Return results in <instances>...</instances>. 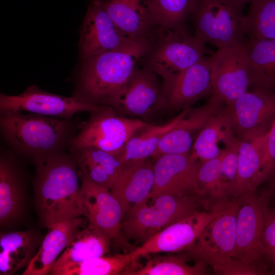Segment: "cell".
Wrapping results in <instances>:
<instances>
[{"instance_id": "obj_30", "label": "cell", "mask_w": 275, "mask_h": 275, "mask_svg": "<svg viewBox=\"0 0 275 275\" xmlns=\"http://www.w3.org/2000/svg\"><path fill=\"white\" fill-rule=\"evenodd\" d=\"M222 155L209 160L200 161L197 198L207 211L222 210L230 202L225 199L220 182L219 169Z\"/></svg>"}, {"instance_id": "obj_35", "label": "cell", "mask_w": 275, "mask_h": 275, "mask_svg": "<svg viewBox=\"0 0 275 275\" xmlns=\"http://www.w3.org/2000/svg\"><path fill=\"white\" fill-rule=\"evenodd\" d=\"M240 141L222 155L219 179L224 196L228 202L235 199Z\"/></svg>"}, {"instance_id": "obj_36", "label": "cell", "mask_w": 275, "mask_h": 275, "mask_svg": "<svg viewBox=\"0 0 275 275\" xmlns=\"http://www.w3.org/2000/svg\"><path fill=\"white\" fill-rule=\"evenodd\" d=\"M269 204L264 212L261 245L263 258L269 274H275V207H270Z\"/></svg>"}, {"instance_id": "obj_25", "label": "cell", "mask_w": 275, "mask_h": 275, "mask_svg": "<svg viewBox=\"0 0 275 275\" xmlns=\"http://www.w3.org/2000/svg\"><path fill=\"white\" fill-rule=\"evenodd\" d=\"M101 3L116 25L129 39H148L158 26L143 0H103Z\"/></svg>"}, {"instance_id": "obj_22", "label": "cell", "mask_w": 275, "mask_h": 275, "mask_svg": "<svg viewBox=\"0 0 275 275\" xmlns=\"http://www.w3.org/2000/svg\"><path fill=\"white\" fill-rule=\"evenodd\" d=\"M240 141L226 107L206 123L196 138L190 153L199 161L219 157Z\"/></svg>"}, {"instance_id": "obj_38", "label": "cell", "mask_w": 275, "mask_h": 275, "mask_svg": "<svg viewBox=\"0 0 275 275\" xmlns=\"http://www.w3.org/2000/svg\"><path fill=\"white\" fill-rule=\"evenodd\" d=\"M76 150L90 160L100 165L110 177L113 183L120 175L123 168V164L112 154L92 147H86Z\"/></svg>"}, {"instance_id": "obj_15", "label": "cell", "mask_w": 275, "mask_h": 275, "mask_svg": "<svg viewBox=\"0 0 275 275\" xmlns=\"http://www.w3.org/2000/svg\"><path fill=\"white\" fill-rule=\"evenodd\" d=\"M132 40L118 28L103 7L101 1L89 2L81 26L78 42L82 62L120 48Z\"/></svg>"}, {"instance_id": "obj_19", "label": "cell", "mask_w": 275, "mask_h": 275, "mask_svg": "<svg viewBox=\"0 0 275 275\" xmlns=\"http://www.w3.org/2000/svg\"><path fill=\"white\" fill-rule=\"evenodd\" d=\"M224 103L212 94L205 104L194 108L189 107L185 116L163 136L151 158L155 160L164 155L190 153L207 122L222 108Z\"/></svg>"}, {"instance_id": "obj_4", "label": "cell", "mask_w": 275, "mask_h": 275, "mask_svg": "<svg viewBox=\"0 0 275 275\" xmlns=\"http://www.w3.org/2000/svg\"><path fill=\"white\" fill-rule=\"evenodd\" d=\"M148 40L147 49L138 63L160 77L162 84L199 62L207 51L205 44L191 36L186 28L157 26Z\"/></svg>"}, {"instance_id": "obj_39", "label": "cell", "mask_w": 275, "mask_h": 275, "mask_svg": "<svg viewBox=\"0 0 275 275\" xmlns=\"http://www.w3.org/2000/svg\"><path fill=\"white\" fill-rule=\"evenodd\" d=\"M275 174V122L267 138L262 162L255 182L257 189Z\"/></svg>"}, {"instance_id": "obj_37", "label": "cell", "mask_w": 275, "mask_h": 275, "mask_svg": "<svg viewBox=\"0 0 275 275\" xmlns=\"http://www.w3.org/2000/svg\"><path fill=\"white\" fill-rule=\"evenodd\" d=\"M69 152L74 156L79 172L97 185L111 190L113 181L100 165L87 158L78 150Z\"/></svg>"}, {"instance_id": "obj_7", "label": "cell", "mask_w": 275, "mask_h": 275, "mask_svg": "<svg viewBox=\"0 0 275 275\" xmlns=\"http://www.w3.org/2000/svg\"><path fill=\"white\" fill-rule=\"evenodd\" d=\"M90 113L73 139L69 151L92 147L117 158L129 139L148 124L139 118H125L106 105H99Z\"/></svg>"}, {"instance_id": "obj_9", "label": "cell", "mask_w": 275, "mask_h": 275, "mask_svg": "<svg viewBox=\"0 0 275 275\" xmlns=\"http://www.w3.org/2000/svg\"><path fill=\"white\" fill-rule=\"evenodd\" d=\"M236 246L233 258L253 265L269 274L262 254L261 240L266 207L272 199L266 188L244 193L237 197Z\"/></svg>"}, {"instance_id": "obj_41", "label": "cell", "mask_w": 275, "mask_h": 275, "mask_svg": "<svg viewBox=\"0 0 275 275\" xmlns=\"http://www.w3.org/2000/svg\"><path fill=\"white\" fill-rule=\"evenodd\" d=\"M266 183V188L270 193L272 198L275 197V174Z\"/></svg>"}, {"instance_id": "obj_33", "label": "cell", "mask_w": 275, "mask_h": 275, "mask_svg": "<svg viewBox=\"0 0 275 275\" xmlns=\"http://www.w3.org/2000/svg\"><path fill=\"white\" fill-rule=\"evenodd\" d=\"M182 256L173 254L156 256L139 268L129 269L124 275H204L208 266L199 262L191 266Z\"/></svg>"}, {"instance_id": "obj_20", "label": "cell", "mask_w": 275, "mask_h": 275, "mask_svg": "<svg viewBox=\"0 0 275 275\" xmlns=\"http://www.w3.org/2000/svg\"><path fill=\"white\" fill-rule=\"evenodd\" d=\"M168 108L184 109L198 100L213 94L212 74L209 57L182 71L169 82L162 84Z\"/></svg>"}, {"instance_id": "obj_13", "label": "cell", "mask_w": 275, "mask_h": 275, "mask_svg": "<svg viewBox=\"0 0 275 275\" xmlns=\"http://www.w3.org/2000/svg\"><path fill=\"white\" fill-rule=\"evenodd\" d=\"M79 203L82 214L91 223L121 246H130L121 231V206L110 190L93 182L79 171Z\"/></svg>"}, {"instance_id": "obj_40", "label": "cell", "mask_w": 275, "mask_h": 275, "mask_svg": "<svg viewBox=\"0 0 275 275\" xmlns=\"http://www.w3.org/2000/svg\"><path fill=\"white\" fill-rule=\"evenodd\" d=\"M214 273L220 275H262L263 272L257 267L232 257Z\"/></svg>"}, {"instance_id": "obj_5", "label": "cell", "mask_w": 275, "mask_h": 275, "mask_svg": "<svg viewBox=\"0 0 275 275\" xmlns=\"http://www.w3.org/2000/svg\"><path fill=\"white\" fill-rule=\"evenodd\" d=\"M130 210L121 223L127 240L143 244L171 224L203 207L195 196L163 195Z\"/></svg>"}, {"instance_id": "obj_29", "label": "cell", "mask_w": 275, "mask_h": 275, "mask_svg": "<svg viewBox=\"0 0 275 275\" xmlns=\"http://www.w3.org/2000/svg\"><path fill=\"white\" fill-rule=\"evenodd\" d=\"M189 107L183 109L174 118L161 125L148 123L135 133L117 158L122 164L152 158L163 136L185 116Z\"/></svg>"}, {"instance_id": "obj_1", "label": "cell", "mask_w": 275, "mask_h": 275, "mask_svg": "<svg viewBox=\"0 0 275 275\" xmlns=\"http://www.w3.org/2000/svg\"><path fill=\"white\" fill-rule=\"evenodd\" d=\"M85 121L50 117L22 111L0 112L1 137L18 156L36 165L69 152Z\"/></svg>"}, {"instance_id": "obj_10", "label": "cell", "mask_w": 275, "mask_h": 275, "mask_svg": "<svg viewBox=\"0 0 275 275\" xmlns=\"http://www.w3.org/2000/svg\"><path fill=\"white\" fill-rule=\"evenodd\" d=\"M22 158L0 149V227L9 231L22 223L29 210L30 178Z\"/></svg>"}, {"instance_id": "obj_14", "label": "cell", "mask_w": 275, "mask_h": 275, "mask_svg": "<svg viewBox=\"0 0 275 275\" xmlns=\"http://www.w3.org/2000/svg\"><path fill=\"white\" fill-rule=\"evenodd\" d=\"M99 105L46 92L35 85L17 95L0 94V112L22 111L50 117L70 120L77 113L91 112Z\"/></svg>"}, {"instance_id": "obj_26", "label": "cell", "mask_w": 275, "mask_h": 275, "mask_svg": "<svg viewBox=\"0 0 275 275\" xmlns=\"http://www.w3.org/2000/svg\"><path fill=\"white\" fill-rule=\"evenodd\" d=\"M82 223L83 219L79 217L61 222L49 227L37 252L22 274H48L59 255L66 248L73 233Z\"/></svg>"}, {"instance_id": "obj_2", "label": "cell", "mask_w": 275, "mask_h": 275, "mask_svg": "<svg viewBox=\"0 0 275 275\" xmlns=\"http://www.w3.org/2000/svg\"><path fill=\"white\" fill-rule=\"evenodd\" d=\"M32 186L34 207L41 226L48 228L82 215L78 168L69 151L35 165Z\"/></svg>"}, {"instance_id": "obj_31", "label": "cell", "mask_w": 275, "mask_h": 275, "mask_svg": "<svg viewBox=\"0 0 275 275\" xmlns=\"http://www.w3.org/2000/svg\"><path fill=\"white\" fill-rule=\"evenodd\" d=\"M158 26L170 29L186 28V22L196 0H143Z\"/></svg>"}, {"instance_id": "obj_8", "label": "cell", "mask_w": 275, "mask_h": 275, "mask_svg": "<svg viewBox=\"0 0 275 275\" xmlns=\"http://www.w3.org/2000/svg\"><path fill=\"white\" fill-rule=\"evenodd\" d=\"M238 198L231 201L206 226L196 241L181 256L187 261L210 266L215 272L233 257L236 246Z\"/></svg>"}, {"instance_id": "obj_24", "label": "cell", "mask_w": 275, "mask_h": 275, "mask_svg": "<svg viewBox=\"0 0 275 275\" xmlns=\"http://www.w3.org/2000/svg\"><path fill=\"white\" fill-rule=\"evenodd\" d=\"M78 228L73 233L48 274L56 275L59 270L65 267L104 256L109 252L112 240L98 228L89 223L82 230H78Z\"/></svg>"}, {"instance_id": "obj_34", "label": "cell", "mask_w": 275, "mask_h": 275, "mask_svg": "<svg viewBox=\"0 0 275 275\" xmlns=\"http://www.w3.org/2000/svg\"><path fill=\"white\" fill-rule=\"evenodd\" d=\"M244 21L250 37L275 39V0H252Z\"/></svg>"}, {"instance_id": "obj_16", "label": "cell", "mask_w": 275, "mask_h": 275, "mask_svg": "<svg viewBox=\"0 0 275 275\" xmlns=\"http://www.w3.org/2000/svg\"><path fill=\"white\" fill-rule=\"evenodd\" d=\"M223 209L198 211L171 224L130 252L133 260L135 261L139 257L150 254L175 253L186 250Z\"/></svg>"}, {"instance_id": "obj_17", "label": "cell", "mask_w": 275, "mask_h": 275, "mask_svg": "<svg viewBox=\"0 0 275 275\" xmlns=\"http://www.w3.org/2000/svg\"><path fill=\"white\" fill-rule=\"evenodd\" d=\"M199 163L190 152L164 155L154 160V183L149 200L163 195L197 198Z\"/></svg>"}, {"instance_id": "obj_27", "label": "cell", "mask_w": 275, "mask_h": 275, "mask_svg": "<svg viewBox=\"0 0 275 275\" xmlns=\"http://www.w3.org/2000/svg\"><path fill=\"white\" fill-rule=\"evenodd\" d=\"M250 87L275 92V39L250 37L244 41Z\"/></svg>"}, {"instance_id": "obj_21", "label": "cell", "mask_w": 275, "mask_h": 275, "mask_svg": "<svg viewBox=\"0 0 275 275\" xmlns=\"http://www.w3.org/2000/svg\"><path fill=\"white\" fill-rule=\"evenodd\" d=\"M150 158L123 164L122 171L110 190L121 206L123 217L149 200L154 183V162Z\"/></svg>"}, {"instance_id": "obj_32", "label": "cell", "mask_w": 275, "mask_h": 275, "mask_svg": "<svg viewBox=\"0 0 275 275\" xmlns=\"http://www.w3.org/2000/svg\"><path fill=\"white\" fill-rule=\"evenodd\" d=\"M130 252L88 259L65 267L56 275H118L131 268L134 263Z\"/></svg>"}, {"instance_id": "obj_42", "label": "cell", "mask_w": 275, "mask_h": 275, "mask_svg": "<svg viewBox=\"0 0 275 275\" xmlns=\"http://www.w3.org/2000/svg\"><path fill=\"white\" fill-rule=\"evenodd\" d=\"M233 1L238 7L243 9L245 4L251 2L252 0H232Z\"/></svg>"}, {"instance_id": "obj_18", "label": "cell", "mask_w": 275, "mask_h": 275, "mask_svg": "<svg viewBox=\"0 0 275 275\" xmlns=\"http://www.w3.org/2000/svg\"><path fill=\"white\" fill-rule=\"evenodd\" d=\"M226 108L239 139L269 131L275 122V92L253 89Z\"/></svg>"}, {"instance_id": "obj_12", "label": "cell", "mask_w": 275, "mask_h": 275, "mask_svg": "<svg viewBox=\"0 0 275 275\" xmlns=\"http://www.w3.org/2000/svg\"><path fill=\"white\" fill-rule=\"evenodd\" d=\"M210 59L213 94L227 105L231 104L248 92L250 87L249 63L244 41L218 49Z\"/></svg>"}, {"instance_id": "obj_28", "label": "cell", "mask_w": 275, "mask_h": 275, "mask_svg": "<svg viewBox=\"0 0 275 275\" xmlns=\"http://www.w3.org/2000/svg\"><path fill=\"white\" fill-rule=\"evenodd\" d=\"M269 131L256 132L240 139L235 198L246 192L258 189L255 182L264 156Z\"/></svg>"}, {"instance_id": "obj_11", "label": "cell", "mask_w": 275, "mask_h": 275, "mask_svg": "<svg viewBox=\"0 0 275 275\" xmlns=\"http://www.w3.org/2000/svg\"><path fill=\"white\" fill-rule=\"evenodd\" d=\"M158 76L151 70L137 65L122 92L106 106L120 114L140 119H148L163 109L168 108L167 99Z\"/></svg>"}, {"instance_id": "obj_23", "label": "cell", "mask_w": 275, "mask_h": 275, "mask_svg": "<svg viewBox=\"0 0 275 275\" xmlns=\"http://www.w3.org/2000/svg\"><path fill=\"white\" fill-rule=\"evenodd\" d=\"M43 238L35 229L1 231L0 274L11 275L26 267L33 259Z\"/></svg>"}, {"instance_id": "obj_3", "label": "cell", "mask_w": 275, "mask_h": 275, "mask_svg": "<svg viewBox=\"0 0 275 275\" xmlns=\"http://www.w3.org/2000/svg\"><path fill=\"white\" fill-rule=\"evenodd\" d=\"M148 45V39L132 40L83 62L72 96L86 103L106 105L122 92Z\"/></svg>"}, {"instance_id": "obj_6", "label": "cell", "mask_w": 275, "mask_h": 275, "mask_svg": "<svg viewBox=\"0 0 275 275\" xmlns=\"http://www.w3.org/2000/svg\"><path fill=\"white\" fill-rule=\"evenodd\" d=\"M242 10L232 0H196L190 15L194 36L218 49L243 42L246 32Z\"/></svg>"}]
</instances>
